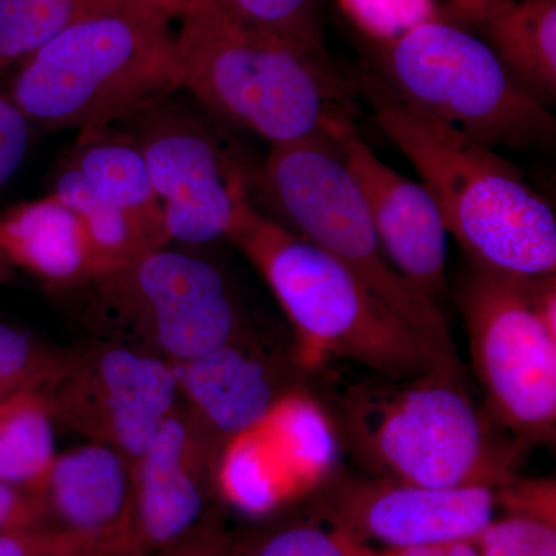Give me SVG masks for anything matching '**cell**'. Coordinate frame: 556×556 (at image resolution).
Listing matches in <instances>:
<instances>
[{
  "label": "cell",
  "mask_w": 556,
  "mask_h": 556,
  "mask_svg": "<svg viewBox=\"0 0 556 556\" xmlns=\"http://www.w3.org/2000/svg\"><path fill=\"white\" fill-rule=\"evenodd\" d=\"M500 2L501 0H450L448 10L452 11L456 21L468 25L477 20L479 14L492 9L493 5Z\"/></svg>",
  "instance_id": "obj_36"
},
{
  "label": "cell",
  "mask_w": 556,
  "mask_h": 556,
  "mask_svg": "<svg viewBox=\"0 0 556 556\" xmlns=\"http://www.w3.org/2000/svg\"><path fill=\"white\" fill-rule=\"evenodd\" d=\"M456 300L490 416L525 442L554 441L555 274L525 277L470 262Z\"/></svg>",
  "instance_id": "obj_9"
},
{
  "label": "cell",
  "mask_w": 556,
  "mask_h": 556,
  "mask_svg": "<svg viewBox=\"0 0 556 556\" xmlns=\"http://www.w3.org/2000/svg\"><path fill=\"white\" fill-rule=\"evenodd\" d=\"M175 31L181 90L270 144L336 138L356 127V86L327 50L313 49L189 0Z\"/></svg>",
  "instance_id": "obj_1"
},
{
  "label": "cell",
  "mask_w": 556,
  "mask_h": 556,
  "mask_svg": "<svg viewBox=\"0 0 556 556\" xmlns=\"http://www.w3.org/2000/svg\"><path fill=\"white\" fill-rule=\"evenodd\" d=\"M177 93L118 124L134 135L148 161L169 243L204 247L229 240L241 208L254 201L257 170Z\"/></svg>",
  "instance_id": "obj_10"
},
{
  "label": "cell",
  "mask_w": 556,
  "mask_h": 556,
  "mask_svg": "<svg viewBox=\"0 0 556 556\" xmlns=\"http://www.w3.org/2000/svg\"><path fill=\"white\" fill-rule=\"evenodd\" d=\"M493 492L496 504L506 507L508 514L532 515L555 521L554 481H519L514 477Z\"/></svg>",
  "instance_id": "obj_32"
},
{
  "label": "cell",
  "mask_w": 556,
  "mask_h": 556,
  "mask_svg": "<svg viewBox=\"0 0 556 556\" xmlns=\"http://www.w3.org/2000/svg\"><path fill=\"white\" fill-rule=\"evenodd\" d=\"M42 529L31 490L0 482V533Z\"/></svg>",
  "instance_id": "obj_34"
},
{
  "label": "cell",
  "mask_w": 556,
  "mask_h": 556,
  "mask_svg": "<svg viewBox=\"0 0 556 556\" xmlns=\"http://www.w3.org/2000/svg\"><path fill=\"white\" fill-rule=\"evenodd\" d=\"M223 444L181 401L131 463V522L124 556H155L207 517Z\"/></svg>",
  "instance_id": "obj_13"
},
{
  "label": "cell",
  "mask_w": 556,
  "mask_h": 556,
  "mask_svg": "<svg viewBox=\"0 0 556 556\" xmlns=\"http://www.w3.org/2000/svg\"><path fill=\"white\" fill-rule=\"evenodd\" d=\"M495 507L490 486L434 489L372 477L342 479L321 500L329 526L387 548L475 541L493 521Z\"/></svg>",
  "instance_id": "obj_12"
},
{
  "label": "cell",
  "mask_w": 556,
  "mask_h": 556,
  "mask_svg": "<svg viewBox=\"0 0 556 556\" xmlns=\"http://www.w3.org/2000/svg\"><path fill=\"white\" fill-rule=\"evenodd\" d=\"M338 3L346 20L379 47L396 42L428 22L453 17L452 11L444 9L439 0H338Z\"/></svg>",
  "instance_id": "obj_26"
},
{
  "label": "cell",
  "mask_w": 556,
  "mask_h": 556,
  "mask_svg": "<svg viewBox=\"0 0 556 556\" xmlns=\"http://www.w3.org/2000/svg\"><path fill=\"white\" fill-rule=\"evenodd\" d=\"M471 24L508 73L551 109L556 101V0H501Z\"/></svg>",
  "instance_id": "obj_20"
},
{
  "label": "cell",
  "mask_w": 556,
  "mask_h": 556,
  "mask_svg": "<svg viewBox=\"0 0 556 556\" xmlns=\"http://www.w3.org/2000/svg\"><path fill=\"white\" fill-rule=\"evenodd\" d=\"M229 240L280 303L308 371L324 356L348 358L396 380L464 371L456 353L420 334L339 260L266 217L254 201L241 208Z\"/></svg>",
  "instance_id": "obj_3"
},
{
  "label": "cell",
  "mask_w": 556,
  "mask_h": 556,
  "mask_svg": "<svg viewBox=\"0 0 556 556\" xmlns=\"http://www.w3.org/2000/svg\"><path fill=\"white\" fill-rule=\"evenodd\" d=\"M134 2L141 3V5L149 7V9L159 11V13L166 16L167 20L175 21L181 16L189 0H134Z\"/></svg>",
  "instance_id": "obj_37"
},
{
  "label": "cell",
  "mask_w": 556,
  "mask_h": 556,
  "mask_svg": "<svg viewBox=\"0 0 556 556\" xmlns=\"http://www.w3.org/2000/svg\"><path fill=\"white\" fill-rule=\"evenodd\" d=\"M362 89L372 119L437 201L470 262L525 277L556 270L554 208L495 149L397 100L372 73Z\"/></svg>",
  "instance_id": "obj_2"
},
{
  "label": "cell",
  "mask_w": 556,
  "mask_h": 556,
  "mask_svg": "<svg viewBox=\"0 0 556 556\" xmlns=\"http://www.w3.org/2000/svg\"><path fill=\"white\" fill-rule=\"evenodd\" d=\"M155 556H237V544L229 540L217 518L208 514L199 526Z\"/></svg>",
  "instance_id": "obj_33"
},
{
  "label": "cell",
  "mask_w": 556,
  "mask_h": 556,
  "mask_svg": "<svg viewBox=\"0 0 556 556\" xmlns=\"http://www.w3.org/2000/svg\"><path fill=\"white\" fill-rule=\"evenodd\" d=\"M0 556H98L87 544L51 530L0 533Z\"/></svg>",
  "instance_id": "obj_31"
},
{
  "label": "cell",
  "mask_w": 556,
  "mask_h": 556,
  "mask_svg": "<svg viewBox=\"0 0 556 556\" xmlns=\"http://www.w3.org/2000/svg\"><path fill=\"white\" fill-rule=\"evenodd\" d=\"M39 391L54 426L113 448L130 463L152 445L179 404L170 364L93 338L65 351Z\"/></svg>",
  "instance_id": "obj_11"
},
{
  "label": "cell",
  "mask_w": 556,
  "mask_h": 556,
  "mask_svg": "<svg viewBox=\"0 0 556 556\" xmlns=\"http://www.w3.org/2000/svg\"><path fill=\"white\" fill-rule=\"evenodd\" d=\"M340 441L369 477L434 489L514 478V448L497 444L464 386V371L376 376L348 388L334 415Z\"/></svg>",
  "instance_id": "obj_5"
},
{
  "label": "cell",
  "mask_w": 556,
  "mask_h": 556,
  "mask_svg": "<svg viewBox=\"0 0 556 556\" xmlns=\"http://www.w3.org/2000/svg\"><path fill=\"white\" fill-rule=\"evenodd\" d=\"M170 22L134 0H113L22 62L10 98L42 130L118 124L181 90Z\"/></svg>",
  "instance_id": "obj_4"
},
{
  "label": "cell",
  "mask_w": 556,
  "mask_h": 556,
  "mask_svg": "<svg viewBox=\"0 0 556 556\" xmlns=\"http://www.w3.org/2000/svg\"><path fill=\"white\" fill-rule=\"evenodd\" d=\"M3 258L38 277L53 294L93 276L83 222L54 195L11 207L0 217Z\"/></svg>",
  "instance_id": "obj_17"
},
{
  "label": "cell",
  "mask_w": 556,
  "mask_h": 556,
  "mask_svg": "<svg viewBox=\"0 0 556 556\" xmlns=\"http://www.w3.org/2000/svg\"><path fill=\"white\" fill-rule=\"evenodd\" d=\"M391 265L434 303L447 292V236L437 201L422 182L388 166L348 127L334 138ZM441 306V305H439Z\"/></svg>",
  "instance_id": "obj_15"
},
{
  "label": "cell",
  "mask_w": 556,
  "mask_h": 556,
  "mask_svg": "<svg viewBox=\"0 0 556 556\" xmlns=\"http://www.w3.org/2000/svg\"><path fill=\"white\" fill-rule=\"evenodd\" d=\"M362 546L336 527L298 522L273 530L247 547L237 546V556H358Z\"/></svg>",
  "instance_id": "obj_28"
},
{
  "label": "cell",
  "mask_w": 556,
  "mask_h": 556,
  "mask_svg": "<svg viewBox=\"0 0 556 556\" xmlns=\"http://www.w3.org/2000/svg\"><path fill=\"white\" fill-rule=\"evenodd\" d=\"M372 75L409 108L490 148H540L555 138L551 109L508 73L481 36L453 17L379 47Z\"/></svg>",
  "instance_id": "obj_7"
},
{
  "label": "cell",
  "mask_w": 556,
  "mask_h": 556,
  "mask_svg": "<svg viewBox=\"0 0 556 556\" xmlns=\"http://www.w3.org/2000/svg\"><path fill=\"white\" fill-rule=\"evenodd\" d=\"M215 493L229 506L265 517L292 501L287 482L252 428L225 442L215 467Z\"/></svg>",
  "instance_id": "obj_23"
},
{
  "label": "cell",
  "mask_w": 556,
  "mask_h": 556,
  "mask_svg": "<svg viewBox=\"0 0 556 556\" xmlns=\"http://www.w3.org/2000/svg\"><path fill=\"white\" fill-rule=\"evenodd\" d=\"M358 556H386L382 552L372 551L371 547H368L367 544H364L361 548V554Z\"/></svg>",
  "instance_id": "obj_38"
},
{
  "label": "cell",
  "mask_w": 556,
  "mask_h": 556,
  "mask_svg": "<svg viewBox=\"0 0 556 556\" xmlns=\"http://www.w3.org/2000/svg\"><path fill=\"white\" fill-rule=\"evenodd\" d=\"M64 166L79 172L98 195L123 212L153 248L170 244L148 161L129 130L113 124L79 131Z\"/></svg>",
  "instance_id": "obj_18"
},
{
  "label": "cell",
  "mask_w": 556,
  "mask_h": 556,
  "mask_svg": "<svg viewBox=\"0 0 556 556\" xmlns=\"http://www.w3.org/2000/svg\"><path fill=\"white\" fill-rule=\"evenodd\" d=\"M51 195L72 208L83 222L93 258V276L155 251L134 223L98 195L87 179L72 167L62 166Z\"/></svg>",
  "instance_id": "obj_22"
},
{
  "label": "cell",
  "mask_w": 556,
  "mask_h": 556,
  "mask_svg": "<svg viewBox=\"0 0 556 556\" xmlns=\"http://www.w3.org/2000/svg\"><path fill=\"white\" fill-rule=\"evenodd\" d=\"M31 127L14 101L0 93V186L16 174L27 155Z\"/></svg>",
  "instance_id": "obj_30"
},
{
  "label": "cell",
  "mask_w": 556,
  "mask_h": 556,
  "mask_svg": "<svg viewBox=\"0 0 556 556\" xmlns=\"http://www.w3.org/2000/svg\"><path fill=\"white\" fill-rule=\"evenodd\" d=\"M64 356L65 351L0 320V404L17 394L40 390Z\"/></svg>",
  "instance_id": "obj_25"
},
{
  "label": "cell",
  "mask_w": 556,
  "mask_h": 556,
  "mask_svg": "<svg viewBox=\"0 0 556 556\" xmlns=\"http://www.w3.org/2000/svg\"><path fill=\"white\" fill-rule=\"evenodd\" d=\"M56 455L53 417L39 390L0 404V482L31 490Z\"/></svg>",
  "instance_id": "obj_21"
},
{
  "label": "cell",
  "mask_w": 556,
  "mask_h": 556,
  "mask_svg": "<svg viewBox=\"0 0 556 556\" xmlns=\"http://www.w3.org/2000/svg\"><path fill=\"white\" fill-rule=\"evenodd\" d=\"M3 255H2V252H0V273H2V262H3Z\"/></svg>",
  "instance_id": "obj_39"
},
{
  "label": "cell",
  "mask_w": 556,
  "mask_h": 556,
  "mask_svg": "<svg viewBox=\"0 0 556 556\" xmlns=\"http://www.w3.org/2000/svg\"><path fill=\"white\" fill-rule=\"evenodd\" d=\"M172 368L179 401L223 445L302 388L308 371L300 364L295 345L276 342L254 324L225 345Z\"/></svg>",
  "instance_id": "obj_14"
},
{
  "label": "cell",
  "mask_w": 556,
  "mask_h": 556,
  "mask_svg": "<svg viewBox=\"0 0 556 556\" xmlns=\"http://www.w3.org/2000/svg\"><path fill=\"white\" fill-rule=\"evenodd\" d=\"M252 428L294 500L331 481L342 441L331 413L305 388L281 397Z\"/></svg>",
  "instance_id": "obj_19"
},
{
  "label": "cell",
  "mask_w": 556,
  "mask_h": 556,
  "mask_svg": "<svg viewBox=\"0 0 556 556\" xmlns=\"http://www.w3.org/2000/svg\"><path fill=\"white\" fill-rule=\"evenodd\" d=\"M233 16L313 49H325L318 0H217Z\"/></svg>",
  "instance_id": "obj_27"
},
{
  "label": "cell",
  "mask_w": 556,
  "mask_h": 556,
  "mask_svg": "<svg viewBox=\"0 0 556 556\" xmlns=\"http://www.w3.org/2000/svg\"><path fill=\"white\" fill-rule=\"evenodd\" d=\"M254 192L274 208L277 223L339 260L420 334L456 353L441 306L388 260L334 138L273 146L255 174Z\"/></svg>",
  "instance_id": "obj_8"
},
{
  "label": "cell",
  "mask_w": 556,
  "mask_h": 556,
  "mask_svg": "<svg viewBox=\"0 0 556 556\" xmlns=\"http://www.w3.org/2000/svg\"><path fill=\"white\" fill-rule=\"evenodd\" d=\"M56 295L91 338L170 365L225 345L252 324L217 263L170 244Z\"/></svg>",
  "instance_id": "obj_6"
},
{
  "label": "cell",
  "mask_w": 556,
  "mask_h": 556,
  "mask_svg": "<svg viewBox=\"0 0 556 556\" xmlns=\"http://www.w3.org/2000/svg\"><path fill=\"white\" fill-rule=\"evenodd\" d=\"M386 556H479L473 541H448L430 546L387 548Z\"/></svg>",
  "instance_id": "obj_35"
},
{
  "label": "cell",
  "mask_w": 556,
  "mask_h": 556,
  "mask_svg": "<svg viewBox=\"0 0 556 556\" xmlns=\"http://www.w3.org/2000/svg\"><path fill=\"white\" fill-rule=\"evenodd\" d=\"M113 0H0V70L22 64Z\"/></svg>",
  "instance_id": "obj_24"
},
{
  "label": "cell",
  "mask_w": 556,
  "mask_h": 556,
  "mask_svg": "<svg viewBox=\"0 0 556 556\" xmlns=\"http://www.w3.org/2000/svg\"><path fill=\"white\" fill-rule=\"evenodd\" d=\"M479 556H556V521L508 514L473 541Z\"/></svg>",
  "instance_id": "obj_29"
},
{
  "label": "cell",
  "mask_w": 556,
  "mask_h": 556,
  "mask_svg": "<svg viewBox=\"0 0 556 556\" xmlns=\"http://www.w3.org/2000/svg\"><path fill=\"white\" fill-rule=\"evenodd\" d=\"M42 529L87 544L98 556H124L131 522V463L89 442L58 453L31 489Z\"/></svg>",
  "instance_id": "obj_16"
}]
</instances>
